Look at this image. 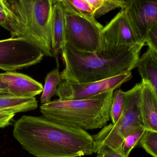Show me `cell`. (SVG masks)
Wrapping results in <instances>:
<instances>
[{
    "instance_id": "cell-6",
    "label": "cell",
    "mask_w": 157,
    "mask_h": 157,
    "mask_svg": "<svg viewBox=\"0 0 157 157\" xmlns=\"http://www.w3.org/2000/svg\"><path fill=\"white\" fill-rule=\"evenodd\" d=\"M62 6L65 12L66 44L81 52L94 53L100 50L103 25L95 18L86 17Z\"/></svg>"
},
{
    "instance_id": "cell-25",
    "label": "cell",
    "mask_w": 157,
    "mask_h": 157,
    "mask_svg": "<svg viewBox=\"0 0 157 157\" xmlns=\"http://www.w3.org/2000/svg\"><path fill=\"white\" fill-rule=\"evenodd\" d=\"M0 25L9 31L8 18L4 13L0 12Z\"/></svg>"
},
{
    "instance_id": "cell-21",
    "label": "cell",
    "mask_w": 157,
    "mask_h": 157,
    "mask_svg": "<svg viewBox=\"0 0 157 157\" xmlns=\"http://www.w3.org/2000/svg\"><path fill=\"white\" fill-rule=\"evenodd\" d=\"M145 128L140 129L130 134L124 140L122 145V152L124 157H128L131 151L138 144L139 140L145 131Z\"/></svg>"
},
{
    "instance_id": "cell-19",
    "label": "cell",
    "mask_w": 157,
    "mask_h": 157,
    "mask_svg": "<svg viewBox=\"0 0 157 157\" xmlns=\"http://www.w3.org/2000/svg\"><path fill=\"white\" fill-rule=\"evenodd\" d=\"M138 144L153 157H157V131L145 129Z\"/></svg>"
},
{
    "instance_id": "cell-27",
    "label": "cell",
    "mask_w": 157,
    "mask_h": 157,
    "mask_svg": "<svg viewBox=\"0 0 157 157\" xmlns=\"http://www.w3.org/2000/svg\"><path fill=\"white\" fill-rule=\"evenodd\" d=\"M0 12L3 13L5 12V6L3 4V0H0Z\"/></svg>"
},
{
    "instance_id": "cell-12",
    "label": "cell",
    "mask_w": 157,
    "mask_h": 157,
    "mask_svg": "<svg viewBox=\"0 0 157 157\" xmlns=\"http://www.w3.org/2000/svg\"><path fill=\"white\" fill-rule=\"evenodd\" d=\"M140 116L146 129L157 131V97L147 82L141 80Z\"/></svg>"
},
{
    "instance_id": "cell-15",
    "label": "cell",
    "mask_w": 157,
    "mask_h": 157,
    "mask_svg": "<svg viewBox=\"0 0 157 157\" xmlns=\"http://www.w3.org/2000/svg\"><path fill=\"white\" fill-rule=\"evenodd\" d=\"M38 102L35 97L15 96L7 93H0V112L23 113L35 110Z\"/></svg>"
},
{
    "instance_id": "cell-22",
    "label": "cell",
    "mask_w": 157,
    "mask_h": 157,
    "mask_svg": "<svg viewBox=\"0 0 157 157\" xmlns=\"http://www.w3.org/2000/svg\"><path fill=\"white\" fill-rule=\"evenodd\" d=\"M148 48L157 52V25L152 27L148 33L145 40V44Z\"/></svg>"
},
{
    "instance_id": "cell-24",
    "label": "cell",
    "mask_w": 157,
    "mask_h": 157,
    "mask_svg": "<svg viewBox=\"0 0 157 157\" xmlns=\"http://www.w3.org/2000/svg\"><path fill=\"white\" fill-rule=\"evenodd\" d=\"M96 157H124L123 154L114 151H105L97 153Z\"/></svg>"
},
{
    "instance_id": "cell-2",
    "label": "cell",
    "mask_w": 157,
    "mask_h": 157,
    "mask_svg": "<svg viewBox=\"0 0 157 157\" xmlns=\"http://www.w3.org/2000/svg\"><path fill=\"white\" fill-rule=\"evenodd\" d=\"M144 45L101 47L94 53L81 52L66 44L61 50L64 81L82 83L100 81L127 73L136 67Z\"/></svg>"
},
{
    "instance_id": "cell-11",
    "label": "cell",
    "mask_w": 157,
    "mask_h": 157,
    "mask_svg": "<svg viewBox=\"0 0 157 157\" xmlns=\"http://www.w3.org/2000/svg\"><path fill=\"white\" fill-rule=\"evenodd\" d=\"M1 79L8 86L10 94L24 97H35L42 93L43 84L28 75L16 71L0 73Z\"/></svg>"
},
{
    "instance_id": "cell-3",
    "label": "cell",
    "mask_w": 157,
    "mask_h": 157,
    "mask_svg": "<svg viewBox=\"0 0 157 157\" xmlns=\"http://www.w3.org/2000/svg\"><path fill=\"white\" fill-rule=\"evenodd\" d=\"M54 0H3L11 37L22 38L54 57L52 38Z\"/></svg>"
},
{
    "instance_id": "cell-26",
    "label": "cell",
    "mask_w": 157,
    "mask_h": 157,
    "mask_svg": "<svg viewBox=\"0 0 157 157\" xmlns=\"http://www.w3.org/2000/svg\"><path fill=\"white\" fill-rule=\"evenodd\" d=\"M0 93L9 94L8 85L1 78H0Z\"/></svg>"
},
{
    "instance_id": "cell-14",
    "label": "cell",
    "mask_w": 157,
    "mask_h": 157,
    "mask_svg": "<svg viewBox=\"0 0 157 157\" xmlns=\"http://www.w3.org/2000/svg\"><path fill=\"white\" fill-rule=\"evenodd\" d=\"M136 67L142 80L147 82L157 97V52L148 48L139 59Z\"/></svg>"
},
{
    "instance_id": "cell-10",
    "label": "cell",
    "mask_w": 157,
    "mask_h": 157,
    "mask_svg": "<svg viewBox=\"0 0 157 157\" xmlns=\"http://www.w3.org/2000/svg\"><path fill=\"white\" fill-rule=\"evenodd\" d=\"M140 44L126 17L124 10H121L101 31V47H130Z\"/></svg>"
},
{
    "instance_id": "cell-5",
    "label": "cell",
    "mask_w": 157,
    "mask_h": 157,
    "mask_svg": "<svg viewBox=\"0 0 157 157\" xmlns=\"http://www.w3.org/2000/svg\"><path fill=\"white\" fill-rule=\"evenodd\" d=\"M141 90V81L124 92V107L120 118L114 124L105 125L99 133L92 136L94 153L97 154L110 150L123 154L122 145L125 138L130 134L145 128L140 116Z\"/></svg>"
},
{
    "instance_id": "cell-9",
    "label": "cell",
    "mask_w": 157,
    "mask_h": 157,
    "mask_svg": "<svg viewBox=\"0 0 157 157\" xmlns=\"http://www.w3.org/2000/svg\"><path fill=\"white\" fill-rule=\"evenodd\" d=\"M124 10L138 43L145 46L148 33L157 25V0H128Z\"/></svg>"
},
{
    "instance_id": "cell-8",
    "label": "cell",
    "mask_w": 157,
    "mask_h": 157,
    "mask_svg": "<svg viewBox=\"0 0 157 157\" xmlns=\"http://www.w3.org/2000/svg\"><path fill=\"white\" fill-rule=\"evenodd\" d=\"M132 78V72L129 71L94 82L78 83L64 81L58 87L56 94L59 99L63 101L89 99L109 91H114Z\"/></svg>"
},
{
    "instance_id": "cell-17",
    "label": "cell",
    "mask_w": 157,
    "mask_h": 157,
    "mask_svg": "<svg viewBox=\"0 0 157 157\" xmlns=\"http://www.w3.org/2000/svg\"><path fill=\"white\" fill-rule=\"evenodd\" d=\"M94 10L95 18H99L117 8L124 10L128 0H87Z\"/></svg>"
},
{
    "instance_id": "cell-4",
    "label": "cell",
    "mask_w": 157,
    "mask_h": 157,
    "mask_svg": "<svg viewBox=\"0 0 157 157\" xmlns=\"http://www.w3.org/2000/svg\"><path fill=\"white\" fill-rule=\"evenodd\" d=\"M113 90L80 100H57L40 106L45 118L60 125L86 130L102 128L110 120Z\"/></svg>"
},
{
    "instance_id": "cell-23",
    "label": "cell",
    "mask_w": 157,
    "mask_h": 157,
    "mask_svg": "<svg viewBox=\"0 0 157 157\" xmlns=\"http://www.w3.org/2000/svg\"><path fill=\"white\" fill-rule=\"evenodd\" d=\"M15 115L14 113L0 112V128L10 125Z\"/></svg>"
},
{
    "instance_id": "cell-7",
    "label": "cell",
    "mask_w": 157,
    "mask_h": 157,
    "mask_svg": "<svg viewBox=\"0 0 157 157\" xmlns=\"http://www.w3.org/2000/svg\"><path fill=\"white\" fill-rule=\"evenodd\" d=\"M44 55L27 40L11 37L0 40V69L15 71L41 62Z\"/></svg>"
},
{
    "instance_id": "cell-20",
    "label": "cell",
    "mask_w": 157,
    "mask_h": 157,
    "mask_svg": "<svg viewBox=\"0 0 157 157\" xmlns=\"http://www.w3.org/2000/svg\"><path fill=\"white\" fill-rule=\"evenodd\" d=\"M125 104L124 92L117 90L113 93L110 109V119L114 124L120 118L124 111Z\"/></svg>"
},
{
    "instance_id": "cell-13",
    "label": "cell",
    "mask_w": 157,
    "mask_h": 157,
    "mask_svg": "<svg viewBox=\"0 0 157 157\" xmlns=\"http://www.w3.org/2000/svg\"><path fill=\"white\" fill-rule=\"evenodd\" d=\"M65 21V12L59 0H54L52 38L54 56L56 59L66 44Z\"/></svg>"
},
{
    "instance_id": "cell-18",
    "label": "cell",
    "mask_w": 157,
    "mask_h": 157,
    "mask_svg": "<svg viewBox=\"0 0 157 157\" xmlns=\"http://www.w3.org/2000/svg\"><path fill=\"white\" fill-rule=\"evenodd\" d=\"M64 7L79 14L89 18H95L94 11L87 0H59Z\"/></svg>"
},
{
    "instance_id": "cell-1",
    "label": "cell",
    "mask_w": 157,
    "mask_h": 157,
    "mask_svg": "<svg viewBox=\"0 0 157 157\" xmlns=\"http://www.w3.org/2000/svg\"><path fill=\"white\" fill-rule=\"evenodd\" d=\"M13 136L36 157H80L94 153L93 139L87 131L58 124L43 116H22L14 124Z\"/></svg>"
},
{
    "instance_id": "cell-16",
    "label": "cell",
    "mask_w": 157,
    "mask_h": 157,
    "mask_svg": "<svg viewBox=\"0 0 157 157\" xmlns=\"http://www.w3.org/2000/svg\"><path fill=\"white\" fill-rule=\"evenodd\" d=\"M61 82V74L58 68L55 69L48 73L45 78L44 86L41 97L42 104L51 101V98L56 94L58 87Z\"/></svg>"
}]
</instances>
